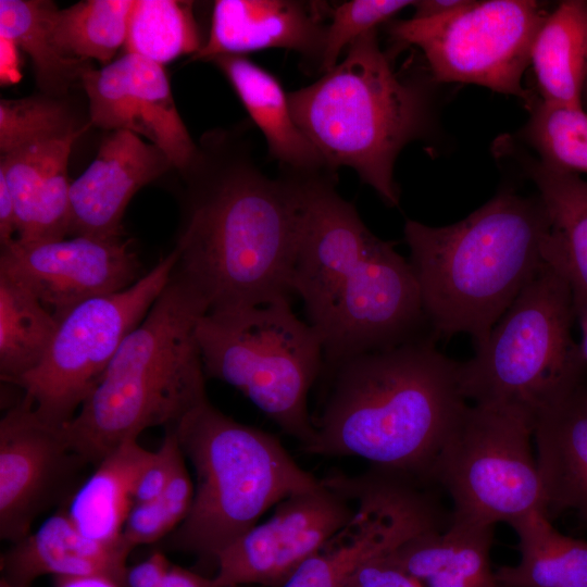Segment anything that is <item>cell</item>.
<instances>
[{
	"mask_svg": "<svg viewBox=\"0 0 587 587\" xmlns=\"http://www.w3.org/2000/svg\"><path fill=\"white\" fill-rule=\"evenodd\" d=\"M435 339L363 353L323 373L321 410L312 417L316 437L305 451L360 457L419 484L432 482L436 458L467 405L460 362Z\"/></svg>",
	"mask_w": 587,
	"mask_h": 587,
	"instance_id": "6da1fadb",
	"label": "cell"
},
{
	"mask_svg": "<svg viewBox=\"0 0 587 587\" xmlns=\"http://www.w3.org/2000/svg\"><path fill=\"white\" fill-rule=\"evenodd\" d=\"M305 175L268 177L245 153L202 176L175 249L209 312L290 299Z\"/></svg>",
	"mask_w": 587,
	"mask_h": 587,
	"instance_id": "7a4b0ae2",
	"label": "cell"
},
{
	"mask_svg": "<svg viewBox=\"0 0 587 587\" xmlns=\"http://www.w3.org/2000/svg\"><path fill=\"white\" fill-rule=\"evenodd\" d=\"M549 232L539 197L512 191L451 225L408 220L409 262L435 336L465 334L480 346L546 264Z\"/></svg>",
	"mask_w": 587,
	"mask_h": 587,
	"instance_id": "3957f363",
	"label": "cell"
},
{
	"mask_svg": "<svg viewBox=\"0 0 587 587\" xmlns=\"http://www.w3.org/2000/svg\"><path fill=\"white\" fill-rule=\"evenodd\" d=\"M209 312L177 270L145 319L125 337L97 386L64 425L91 466L147 428L176 426L208 400L196 329Z\"/></svg>",
	"mask_w": 587,
	"mask_h": 587,
	"instance_id": "277c9868",
	"label": "cell"
},
{
	"mask_svg": "<svg viewBox=\"0 0 587 587\" xmlns=\"http://www.w3.org/2000/svg\"><path fill=\"white\" fill-rule=\"evenodd\" d=\"M295 122L330 171L353 168L384 202L398 205L394 165L425 123V101L399 77L373 29L313 84L288 92Z\"/></svg>",
	"mask_w": 587,
	"mask_h": 587,
	"instance_id": "5b68a950",
	"label": "cell"
},
{
	"mask_svg": "<svg viewBox=\"0 0 587 587\" xmlns=\"http://www.w3.org/2000/svg\"><path fill=\"white\" fill-rule=\"evenodd\" d=\"M173 427L196 474L190 510L170 536L177 550L215 563L272 505L321 485L278 437L235 421L209 400Z\"/></svg>",
	"mask_w": 587,
	"mask_h": 587,
	"instance_id": "8992f818",
	"label": "cell"
},
{
	"mask_svg": "<svg viewBox=\"0 0 587 587\" xmlns=\"http://www.w3.org/2000/svg\"><path fill=\"white\" fill-rule=\"evenodd\" d=\"M567 282L548 262L520 292L475 354L460 363L465 400L539 412L583 386L587 363L574 337Z\"/></svg>",
	"mask_w": 587,
	"mask_h": 587,
	"instance_id": "52a82bcc",
	"label": "cell"
},
{
	"mask_svg": "<svg viewBox=\"0 0 587 587\" xmlns=\"http://www.w3.org/2000/svg\"><path fill=\"white\" fill-rule=\"evenodd\" d=\"M196 336L207 377L240 390L304 451L313 445L307 399L323 372V344L292 311L290 299L208 312Z\"/></svg>",
	"mask_w": 587,
	"mask_h": 587,
	"instance_id": "ba28073f",
	"label": "cell"
},
{
	"mask_svg": "<svg viewBox=\"0 0 587 587\" xmlns=\"http://www.w3.org/2000/svg\"><path fill=\"white\" fill-rule=\"evenodd\" d=\"M535 420L524 411L466 405L432 472L453 501L452 520L495 526L534 511L546 514L533 452Z\"/></svg>",
	"mask_w": 587,
	"mask_h": 587,
	"instance_id": "9c48e42d",
	"label": "cell"
},
{
	"mask_svg": "<svg viewBox=\"0 0 587 587\" xmlns=\"http://www.w3.org/2000/svg\"><path fill=\"white\" fill-rule=\"evenodd\" d=\"M177 259L174 248L130 287L86 300L59 320L42 361L15 384L41 420L55 426L73 420L165 287Z\"/></svg>",
	"mask_w": 587,
	"mask_h": 587,
	"instance_id": "30bf717a",
	"label": "cell"
},
{
	"mask_svg": "<svg viewBox=\"0 0 587 587\" xmlns=\"http://www.w3.org/2000/svg\"><path fill=\"white\" fill-rule=\"evenodd\" d=\"M549 11L535 0L471 1L444 16L390 24L397 43L419 48L438 83H463L533 105L522 77Z\"/></svg>",
	"mask_w": 587,
	"mask_h": 587,
	"instance_id": "8fae6325",
	"label": "cell"
},
{
	"mask_svg": "<svg viewBox=\"0 0 587 587\" xmlns=\"http://www.w3.org/2000/svg\"><path fill=\"white\" fill-rule=\"evenodd\" d=\"M426 327L410 262L394 242L380 239L345 280L316 329L323 344L322 374L353 357L435 336Z\"/></svg>",
	"mask_w": 587,
	"mask_h": 587,
	"instance_id": "7c38bea8",
	"label": "cell"
},
{
	"mask_svg": "<svg viewBox=\"0 0 587 587\" xmlns=\"http://www.w3.org/2000/svg\"><path fill=\"white\" fill-rule=\"evenodd\" d=\"M333 482L357 503L354 515L283 587H345L364 562L441 529L436 503L409 478L374 469Z\"/></svg>",
	"mask_w": 587,
	"mask_h": 587,
	"instance_id": "4fadbf2b",
	"label": "cell"
},
{
	"mask_svg": "<svg viewBox=\"0 0 587 587\" xmlns=\"http://www.w3.org/2000/svg\"><path fill=\"white\" fill-rule=\"evenodd\" d=\"M90 466L64 426L41 420L21 401L0 421V537L11 544L32 533L39 515L66 505Z\"/></svg>",
	"mask_w": 587,
	"mask_h": 587,
	"instance_id": "5bb4252c",
	"label": "cell"
},
{
	"mask_svg": "<svg viewBox=\"0 0 587 587\" xmlns=\"http://www.w3.org/2000/svg\"><path fill=\"white\" fill-rule=\"evenodd\" d=\"M350 499L328 478L315 489L292 495L216 559L215 587L258 584L283 587L354 515Z\"/></svg>",
	"mask_w": 587,
	"mask_h": 587,
	"instance_id": "9a60e30c",
	"label": "cell"
},
{
	"mask_svg": "<svg viewBox=\"0 0 587 587\" xmlns=\"http://www.w3.org/2000/svg\"><path fill=\"white\" fill-rule=\"evenodd\" d=\"M0 274L32 292L59 321L77 304L122 291L145 274L129 241L73 236L1 248Z\"/></svg>",
	"mask_w": 587,
	"mask_h": 587,
	"instance_id": "2e32d148",
	"label": "cell"
},
{
	"mask_svg": "<svg viewBox=\"0 0 587 587\" xmlns=\"http://www.w3.org/2000/svg\"><path fill=\"white\" fill-rule=\"evenodd\" d=\"M380 239L335 188L334 172L304 177L302 223L291 288L317 329L340 287Z\"/></svg>",
	"mask_w": 587,
	"mask_h": 587,
	"instance_id": "e0dca14e",
	"label": "cell"
},
{
	"mask_svg": "<svg viewBox=\"0 0 587 587\" xmlns=\"http://www.w3.org/2000/svg\"><path fill=\"white\" fill-rule=\"evenodd\" d=\"M80 82L92 125L146 137L179 170L196 161L197 148L178 114L161 64L126 52L100 70L88 67Z\"/></svg>",
	"mask_w": 587,
	"mask_h": 587,
	"instance_id": "ac0fdd59",
	"label": "cell"
},
{
	"mask_svg": "<svg viewBox=\"0 0 587 587\" xmlns=\"http://www.w3.org/2000/svg\"><path fill=\"white\" fill-rule=\"evenodd\" d=\"M172 166L155 145L127 130L103 139L98 154L71 184L68 235L121 238L122 218L133 196Z\"/></svg>",
	"mask_w": 587,
	"mask_h": 587,
	"instance_id": "d6986e66",
	"label": "cell"
},
{
	"mask_svg": "<svg viewBox=\"0 0 587 587\" xmlns=\"http://www.w3.org/2000/svg\"><path fill=\"white\" fill-rule=\"evenodd\" d=\"M326 4L295 0H217L207 41L193 60L288 49L317 59L324 47Z\"/></svg>",
	"mask_w": 587,
	"mask_h": 587,
	"instance_id": "ffe728a7",
	"label": "cell"
},
{
	"mask_svg": "<svg viewBox=\"0 0 587 587\" xmlns=\"http://www.w3.org/2000/svg\"><path fill=\"white\" fill-rule=\"evenodd\" d=\"M129 553L89 539L61 509L1 554V578L13 587H30L43 575H100L123 587Z\"/></svg>",
	"mask_w": 587,
	"mask_h": 587,
	"instance_id": "44dd1931",
	"label": "cell"
},
{
	"mask_svg": "<svg viewBox=\"0 0 587 587\" xmlns=\"http://www.w3.org/2000/svg\"><path fill=\"white\" fill-rule=\"evenodd\" d=\"M534 441L549 520L574 512L587 524V390L582 386L535 417Z\"/></svg>",
	"mask_w": 587,
	"mask_h": 587,
	"instance_id": "7402d4cb",
	"label": "cell"
},
{
	"mask_svg": "<svg viewBox=\"0 0 587 587\" xmlns=\"http://www.w3.org/2000/svg\"><path fill=\"white\" fill-rule=\"evenodd\" d=\"M494 526L451 519L447 529L424 532L385 557L423 587H504L490 564Z\"/></svg>",
	"mask_w": 587,
	"mask_h": 587,
	"instance_id": "603a6c76",
	"label": "cell"
},
{
	"mask_svg": "<svg viewBox=\"0 0 587 587\" xmlns=\"http://www.w3.org/2000/svg\"><path fill=\"white\" fill-rule=\"evenodd\" d=\"M213 61L260 128L273 159L288 172L313 174L330 171L295 122L288 92L274 75L242 55H221Z\"/></svg>",
	"mask_w": 587,
	"mask_h": 587,
	"instance_id": "cb8c5ba5",
	"label": "cell"
},
{
	"mask_svg": "<svg viewBox=\"0 0 587 587\" xmlns=\"http://www.w3.org/2000/svg\"><path fill=\"white\" fill-rule=\"evenodd\" d=\"M153 458L154 451L133 439L95 467L65 508L86 537L128 550L121 540L123 527L135 504L137 484Z\"/></svg>",
	"mask_w": 587,
	"mask_h": 587,
	"instance_id": "d4e9b609",
	"label": "cell"
},
{
	"mask_svg": "<svg viewBox=\"0 0 587 587\" xmlns=\"http://www.w3.org/2000/svg\"><path fill=\"white\" fill-rule=\"evenodd\" d=\"M549 222L547 262L567 282L573 298L587 299V180L526 159Z\"/></svg>",
	"mask_w": 587,
	"mask_h": 587,
	"instance_id": "484cf974",
	"label": "cell"
},
{
	"mask_svg": "<svg viewBox=\"0 0 587 587\" xmlns=\"http://www.w3.org/2000/svg\"><path fill=\"white\" fill-rule=\"evenodd\" d=\"M541 100L583 105L587 79V1L564 0L549 12L530 51Z\"/></svg>",
	"mask_w": 587,
	"mask_h": 587,
	"instance_id": "4316f807",
	"label": "cell"
},
{
	"mask_svg": "<svg viewBox=\"0 0 587 587\" xmlns=\"http://www.w3.org/2000/svg\"><path fill=\"white\" fill-rule=\"evenodd\" d=\"M519 537L520 561L496 572L504 587H587V541L558 532L541 512L510 524Z\"/></svg>",
	"mask_w": 587,
	"mask_h": 587,
	"instance_id": "83f0119b",
	"label": "cell"
},
{
	"mask_svg": "<svg viewBox=\"0 0 587 587\" xmlns=\"http://www.w3.org/2000/svg\"><path fill=\"white\" fill-rule=\"evenodd\" d=\"M59 321L26 288L0 274V376L16 384L42 361Z\"/></svg>",
	"mask_w": 587,
	"mask_h": 587,
	"instance_id": "f1b7e54d",
	"label": "cell"
},
{
	"mask_svg": "<svg viewBox=\"0 0 587 587\" xmlns=\"http://www.w3.org/2000/svg\"><path fill=\"white\" fill-rule=\"evenodd\" d=\"M57 5L42 0H0V38L13 42L32 59L37 83L51 95L65 92L90 67L87 61L63 54L51 34Z\"/></svg>",
	"mask_w": 587,
	"mask_h": 587,
	"instance_id": "f546056e",
	"label": "cell"
},
{
	"mask_svg": "<svg viewBox=\"0 0 587 587\" xmlns=\"http://www.w3.org/2000/svg\"><path fill=\"white\" fill-rule=\"evenodd\" d=\"M134 0H87L51 16V34L66 57L107 65L125 45Z\"/></svg>",
	"mask_w": 587,
	"mask_h": 587,
	"instance_id": "4dcf8cb0",
	"label": "cell"
},
{
	"mask_svg": "<svg viewBox=\"0 0 587 587\" xmlns=\"http://www.w3.org/2000/svg\"><path fill=\"white\" fill-rule=\"evenodd\" d=\"M202 45L192 2L135 0L127 26V53L162 65L186 53L196 54Z\"/></svg>",
	"mask_w": 587,
	"mask_h": 587,
	"instance_id": "1f68e13d",
	"label": "cell"
},
{
	"mask_svg": "<svg viewBox=\"0 0 587 587\" xmlns=\"http://www.w3.org/2000/svg\"><path fill=\"white\" fill-rule=\"evenodd\" d=\"M530 112L522 133L538 160L560 172L587 174V110L539 100Z\"/></svg>",
	"mask_w": 587,
	"mask_h": 587,
	"instance_id": "d6a6232c",
	"label": "cell"
},
{
	"mask_svg": "<svg viewBox=\"0 0 587 587\" xmlns=\"http://www.w3.org/2000/svg\"><path fill=\"white\" fill-rule=\"evenodd\" d=\"M80 130L75 128L67 110L55 100L30 97L0 101L1 155Z\"/></svg>",
	"mask_w": 587,
	"mask_h": 587,
	"instance_id": "836d02e7",
	"label": "cell"
},
{
	"mask_svg": "<svg viewBox=\"0 0 587 587\" xmlns=\"http://www.w3.org/2000/svg\"><path fill=\"white\" fill-rule=\"evenodd\" d=\"M409 0H351L329 12L320 72L325 73L338 63L339 55L359 37L376 29L399 11L413 5Z\"/></svg>",
	"mask_w": 587,
	"mask_h": 587,
	"instance_id": "e575fe53",
	"label": "cell"
},
{
	"mask_svg": "<svg viewBox=\"0 0 587 587\" xmlns=\"http://www.w3.org/2000/svg\"><path fill=\"white\" fill-rule=\"evenodd\" d=\"M177 523L160 499L135 503L130 509L121 536L122 544L133 550L171 534Z\"/></svg>",
	"mask_w": 587,
	"mask_h": 587,
	"instance_id": "d590c367",
	"label": "cell"
},
{
	"mask_svg": "<svg viewBox=\"0 0 587 587\" xmlns=\"http://www.w3.org/2000/svg\"><path fill=\"white\" fill-rule=\"evenodd\" d=\"M184 457L174 427L165 428V436L154 458L142 473L135 491V503L159 499L178 460Z\"/></svg>",
	"mask_w": 587,
	"mask_h": 587,
	"instance_id": "8d00e7d4",
	"label": "cell"
},
{
	"mask_svg": "<svg viewBox=\"0 0 587 587\" xmlns=\"http://www.w3.org/2000/svg\"><path fill=\"white\" fill-rule=\"evenodd\" d=\"M345 587H423L385 554L364 562Z\"/></svg>",
	"mask_w": 587,
	"mask_h": 587,
	"instance_id": "74e56055",
	"label": "cell"
},
{
	"mask_svg": "<svg viewBox=\"0 0 587 587\" xmlns=\"http://www.w3.org/2000/svg\"><path fill=\"white\" fill-rule=\"evenodd\" d=\"M195 494V486L185 464V455L176 463L168 483L159 498L179 525L187 516Z\"/></svg>",
	"mask_w": 587,
	"mask_h": 587,
	"instance_id": "f35d334b",
	"label": "cell"
},
{
	"mask_svg": "<svg viewBox=\"0 0 587 587\" xmlns=\"http://www.w3.org/2000/svg\"><path fill=\"white\" fill-rule=\"evenodd\" d=\"M171 565L163 552L155 551L148 559L127 566L123 587H161Z\"/></svg>",
	"mask_w": 587,
	"mask_h": 587,
	"instance_id": "ab89813d",
	"label": "cell"
},
{
	"mask_svg": "<svg viewBox=\"0 0 587 587\" xmlns=\"http://www.w3.org/2000/svg\"><path fill=\"white\" fill-rule=\"evenodd\" d=\"M17 237V217L8 184L0 175V243L1 248L14 242Z\"/></svg>",
	"mask_w": 587,
	"mask_h": 587,
	"instance_id": "60d3db41",
	"label": "cell"
},
{
	"mask_svg": "<svg viewBox=\"0 0 587 587\" xmlns=\"http://www.w3.org/2000/svg\"><path fill=\"white\" fill-rule=\"evenodd\" d=\"M469 0H422L415 1L412 7H414V13L412 18L416 20H427L447 15L452 13L463 5H465Z\"/></svg>",
	"mask_w": 587,
	"mask_h": 587,
	"instance_id": "b9f144b4",
	"label": "cell"
},
{
	"mask_svg": "<svg viewBox=\"0 0 587 587\" xmlns=\"http://www.w3.org/2000/svg\"><path fill=\"white\" fill-rule=\"evenodd\" d=\"M161 587H215L213 578L204 577L192 571L172 564Z\"/></svg>",
	"mask_w": 587,
	"mask_h": 587,
	"instance_id": "7bdbcfd3",
	"label": "cell"
},
{
	"mask_svg": "<svg viewBox=\"0 0 587 587\" xmlns=\"http://www.w3.org/2000/svg\"><path fill=\"white\" fill-rule=\"evenodd\" d=\"M1 47V82L13 83L20 78L17 47L8 39L0 38Z\"/></svg>",
	"mask_w": 587,
	"mask_h": 587,
	"instance_id": "ee69618b",
	"label": "cell"
},
{
	"mask_svg": "<svg viewBox=\"0 0 587 587\" xmlns=\"http://www.w3.org/2000/svg\"><path fill=\"white\" fill-rule=\"evenodd\" d=\"M54 587H121L113 579L100 576H58L53 577Z\"/></svg>",
	"mask_w": 587,
	"mask_h": 587,
	"instance_id": "f6af8a7d",
	"label": "cell"
},
{
	"mask_svg": "<svg viewBox=\"0 0 587 587\" xmlns=\"http://www.w3.org/2000/svg\"><path fill=\"white\" fill-rule=\"evenodd\" d=\"M574 299L575 322L579 328V348L587 363V299Z\"/></svg>",
	"mask_w": 587,
	"mask_h": 587,
	"instance_id": "bcb514c9",
	"label": "cell"
},
{
	"mask_svg": "<svg viewBox=\"0 0 587 587\" xmlns=\"http://www.w3.org/2000/svg\"><path fill=\"white\" fill-rule=\"evenodd\" d=\"M583 107L587 110V79L584 87V93H583Z\"/></svg>",
	"mask_w": 587,
	"mask_h": 587,
	"instance_id": "7dc6e473",
	"label": "cell"
},
{
	"mask_svg": "<svg viewBox=\"0 0 587 587\" xmlns=\"http://www.w3.org/2000/svg\"><path fill=\"white\" fill-rule=\"evenodd\" d=\"M0 587H13V586L10 585L5 579L1 578L0 579Z\"/></svg>",
	"mask_w": 587,
	"mask_h": 587,
	"instance_id": "c3c4849f",
	"label": "cell"
},
{
	"mask_svg": "<svg viewBox=\"0 0 587 587\" xmlns=\"http://www.w3.org/2000/svg\"><path fill=\"white\" fill-rule=\"evenodd\" d=\"M239 587H241V586H239Z\"/></svg>",
	"mask_w": 587,
	"mask_h": 587,
	"instance_id": "681fc988",
	"label": "cell"
}]
</instances>
